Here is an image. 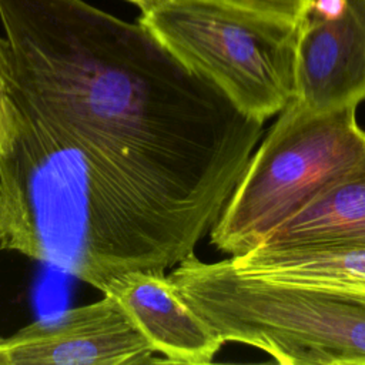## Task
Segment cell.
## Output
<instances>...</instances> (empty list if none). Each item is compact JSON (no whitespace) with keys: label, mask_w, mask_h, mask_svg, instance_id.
Wrapping results in <instances>:
<instances>
[{"label":"cell","mask_w":365,"mask_h":365,"mask_svg":"<svg viewBox=\"0 0 365 365\" xmlns=\"http://www.w3.org/2000/svg\"><path fill=\"white\" fill-rule=\"evenodd\" d=\"M315 113L365 101V0H309L299 16L295 96Z\"/></svg>","instance_id":"obj_6"},{"label":"cell","mask_w":365,"mask_h":365,"mask_svg":"<svg viewBox=\"0 0 365 365\" xmlns=\"http://www.w3.org/2000/svg\"><path fill=\"white\" fill-rule=\"evenodd\" d=\"M168 278L224 344H245L288 365L365 364V304L248 281L222 259L195 254Z\"/></svg>","instance_id":"obj_3"},{"label":"cell","mask_w":365,"mask_h":365,"mask_svg":"<svg viewBox=\"0 0 365 365\" xmlns=\"http://www.w3.org/2000/svg\"><path fill=\"white\" fill-rule=\"evenodd\" d=\"M111 294L167 364H210L224 341L181 298L164 272L133 271L114 278Z\"/></svg>","instance_id":"obj_8"},{"label":"cell","mask_w":365,"mask_h":365,"mask_svg":"<svg viewBox=\"0 0 365 365\" xmlns=\"http://www.w3.org/2000/svg\"><path fill=\"white\" fill-rule=\"evenodd\" d=\"M138 23L184 66L264 123L295 96L299 20L214 0H151Z\"/></svg>","instance_id":"obj_4"},{"label":"cell","mask_w":365,"mask_h":365,"mask_svg":"<svg viewBox=\"0 0 365 365\" xmlns=\"http://www.w3.org/2000/svg\"><path fill=\"white\" fill-rule=\"evenodd\" d=\"M197 244L123 168L13 103L0 151V248L104 292L123 274L164 272Z\"/></svg>","instance_id":"obj_2"},{"label":"cell","mask_w":365,"mask_h":365,"mask_svg":"<svg viewBox=\"0 0 365 365\" xmlns=\"http://www.w3.org/2000/svg\"><path fill=\"white\" fill-rule=\"evenodd\" d=\"M242 9H250L254 11H261L267 14L281 16L292 20H299L305 6L309 0H214Z\"/></svg>","instance_id":"obj_11"},{"label":"cell","mask_w":365,"mask_h":365,"mask_svg":"<svg viewBox=\"0 0 365 365\" xmlns=\"http://www.w3.org/2000/svg\"><path fill=\"white\" fill-rule=\"evenodd\" d=\"M155 351L111 295L37 319L0 339L3 365L153 364Z\"/></svg>","instance_id":"obj_7"},{"label":"cell","mask_w":365,"mask_h":365,"mask_svg":"<svg viewBox=\"0 0 365 365\" xmlns=\"http://www.w3.org/2000/svg\"><path fill=\"white\" fill-rule=\"evenodd\" d=\"M13 101L10 98V68L6 40L0 37V151L3 150L11 121Z\"/></svg>","instance_id":"obj_12"},{"label":"cell","mask_w":365,"mask_h":365,"mask_svg":"<svg viewBox=\"0 0 365 365\" xmlns=\"http://www.w3.org/2000/svg\"><path fill=\"white\" fill-rule=\"evenodd\" d=\"M127 1H130V3H133V4H135L137 7H140V9H143V7H145L151 0H127Z\"/></svg>","instance_id":"obj_13"},{"label":"cell","mask_w":365,"mask_h":365,"mask_svg":"<svg viewBox=\"0 0 365 365\" xmlns=\"http://www.w3.org/2000/svg\"><path fill=\"white\" fill-rule=\"evenodd\" d=\"M0 365H3V358H1V354H0Z\"/></svg>","instance_id":"obj_14"},{"label":"cell","mask_w":365,"mask_h":365,"mask_svg":"<svg viewBox=\"0 0 365 365\" xmlns=\"http://www.w3.org/2000/svg\"><path fill=\"white\" fill-rule=\"evenodd\" d=\"M238 277L365 304V244L255 247L222 259Z\"/></svg>","instance_id":"obj_9"},{"label":"cell","mask_w":365,"mask_h":365,"mask_svg":"<svg viewBox=\"0 0 365 365\" xmlns=\"http://www.w3.org/2000/svg\"><path fill=\"white\" fill-rule=\"evenodd\" d=\"M365 244V148L298 212L258 247Z\"/></svg>","instance_id":"obj_10"},{"label":"cell","mask_w":365,"mask_h":365,"mask_svg":"<svg viewBox=\"0 0 365 365\" xmlns=\"http://www.w3.org/2000/svg\"><path fill=\"white\" fill-rule=\"evenodd\" d=\"M10 98L96 150L201 241L261 135L141 23L86 0H0Z\"/></svg>","instance_id":"obj_1"},{"label":"cell","mask_w":365,"mask_h":365,"mask_svg":"<svg viewBox=\"0 0 365 365\" xmlns=\"http://www.w3.org/2000/svg\"><path fill=\"white\" fill-rule=\"evenodd\" d=\"M278 114L210 230L221 252L258 247L365 148L356 107L315 113L292 98Z\"/></svg>","instance_id":"obj_5"}]
</instances>
